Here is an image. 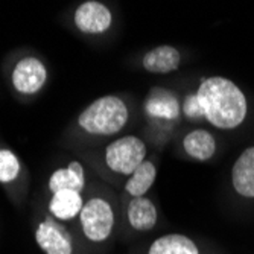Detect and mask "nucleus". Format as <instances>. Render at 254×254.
<instances>
[{
  "label": "nucleus",
  "mask_w": 254,
  "mask_h": 254,
  "mask_svg": "<svg viewBox=\"0 0 254 254\" xmlns=\"http://www.w3.org/2000/svg\"><path fill=\"white\" fill-rule=\"evenodd\" d=\"M75 25L84 34H102L111 26L110 9L96 0L81 3L75 11Z\"/></svg>",
  "instance_id": "0eeeda50"
},
{
  "label": "nucleus",
  "mask_w": 254,
  "mask_h": 254,
  "mask_svg": "<svg viewBox=\"0 0 254 254\" xmlns=\"http://www.w3.org/2000/svg\"><path fill=\"white\" fill-rule=\"evenodd\" d=\"M48 188L52 193H57L60 190H75L82 192L85 188V172L79 161H70L67 168L57 169L48 183Z\"/></svg>",
  "instance_id": "6e6552de"
},
{
  "label": "nucleus",
  "mask_w": 254,
  "mask_h": 254,
  "mask_svg": "<svg viewBox=\"0 0 254 254\" xmlns=\"http://www.w3.org/2000/svg\"><path fill=\"white\" fill-rule=\"evenodd\" d=\"M79 219L82 232L90 241L102 242L111 235L114 213L111 205L102 198L88 199L79 213Z\"/></svg>",
  "instance_id": "20e7f679"
},
{
  "label": "nucleus",
  "mask_w": 254,
  "mask_h": 254,
  "mask_svg": "<svg viewBox=\"0 0 254 254\" xmlns=\"http://www.w3.org/2000/svg\"><path fill=\"white\" fill-rule=\"evenodd\" d=\"M184 113H186L189 118L202 116L199 105H198V101H196V96H188L186 98V101H184Z\"/></svg>",
  "instance_id": "f3484780"
},
{
  "label": "nucleus",
  "mask_w": 254,
  "mask_h": 254,
  "mask_svg": "<svg viewBox=\"0 0 254 254\" xmlns=\"http://www.w3.org/2000/svg\"><path fill=\"white\" fill-rule=\"evenodd\" d=\"M11 81L18 93L35 95L48 81V70L38 58L25 57L15 64Z\"/></svg>",
  "instance_id": "39448f33"
},
{
  "label": "nucleus",
  "mask_w": 254,
  "mask_h": 254,
  "mask_svg": "<svg viewBox=\"0 0 254 254\" xmlns=\"http://www.w3.org/2000/svg\"><path fill=\"white\" fill-rule=\"evenodd\" d=\"M128 219L132 228L148 232L157 224V209L151 199L140 196L134 198L128 205Z\"/></svg>",
  "instance_id": "f8f14e48"
},
{
  "label": "nucleus",
  "mask_w": 254,
  "mask_h": 254,
  "mask_svg": "<svg viewBox=\"0 0 254 254\" xmlns=\"http://www.w3.org/2000/svg\"><path fill=\"white\" fill-rule=\"evenodd\" d=\"M232 180L239 195L254 198V146L239 155L233 166Z\"/></svg>",
  "instance_id": "1a4fd4ad"
},
{
  "label": "nucleus",
  "mask_w": 254,
  "mask_h": 254,
  "mask_svg": "<svg viewBox=\"0 0 254 254\" xmlns=\"http://www.w3.org/2000/svg\"><path fill=\"white\" fill-rule=\"evenodd\" d=\"M155 177H157V169H155L154 163L145 160L143 163L131 174L129 180L125 184V189L134 198L145 196V193L151 189V186L154 184Z\"/></svg>",
  "instance_id": "2eb2a0df"
},
{
  "label": "nucleus",
  "mask_w": 254,
  "mask_h": 254,
  "mask_svg": "<svg viewBox=\"0 0 254 254\" xmlns=\"http://www.w3.org/2000/svg\"><path fill=\"white\" fill-rule=\"evenodd\" d=\"M20 174V161L9 149H0V183L8 184Z\"/></svg>",
  "instance_id": "dca6fc26"
},
{
  "label": "nucleus",
  "mask_w": 254,
  "mask_h": 254,
  "mask_svg": "<svg viewBox=\"0 0 254 254\" xmlns=\"http://www.w3.org/2000/svg\"><path fill=\"white\" fill-rule=\"evenodd\" d=\"M145 143L134 135L118 138L105 149V161L108 168L124 175H131L145 161Z\"/></svg>",
  "instance_id": "7ed1b4c3"
},
{
  "label": "nucleus",
  "mask_w": 254,
  "mask_h": 254,
  "mask_svg": "<svg viewBox=\"0 0 254 254\" xmlns=\"http://www.w3.org/2000/svg\"><path fill=\"white\" fill-rule=\"evenodd\" d=\"M35 241L46 254H72L73 241L67 228L57 221L44 219L35 232Z\"/></svg>",
  "instance_id": "423d86ee"
},
{
  "label": "nucleus",
  "mask_w": 254,
  "mask_h": 254,
  "mask_svg": "<svg viewBox=\"0 0 254 254\" xmlns=\"http://www.w3.org/2000/svg\"><path fill=\"white\" fill-rule=\"evenodd\" d=\"M149 254H199L193 241L183 235L158 238L149 248Z\"/></svg>",
  "instance_id": "4468645a"
},
{
  "label": "nucleus",
  "mask_w": 254,
  "mask_h": 254,
  "mask_svg": "<svg viewBox=\"0 0 254 254\" xmlns=\"http://www.w3.org/2000/svg\"><path fill=\"white\" fill-rule=\"evenodd\" d=\"M183 146H184V151L190 157L199 161L209 160L216 151V142L213 135L205 129H195L189 132L184 137Z\"/></svg>",
  "instance_id": "ddd939ff"
},
{
  "label": "nucleus",
  "mask_w": 254,
  "mask_h": 254,
  "mask_svg": "<svg viewBox=\"0 0 254 254\" xmlns=\"http://www.w3.org/2000/svg\"><path fill=\"white\" fill-rule=\"evenodd\" d=\"M181 55L172 46H158L143 58V67L152 73H169L180 67Z\"/></svg>",
  "instance_id": "9d476101"
},
{
  "label": "nucleus",
  "mask_w": 254,
  "mask_h": 254,
  "mask_svg": "<svg viewBox=\"0 0 254 254\" xmlns=\"http://www.w3.org/2000/svg\"><path fill=\"white\" fill-rule=\"evenodd\" d=\"M195 96L201 114L216 128L233 129L245 119L247 99L242 90L227 78L204 79Z\"/></svg>",
  "instance_id": "f257e3e1"
},
{
  "label": "nucleus",
  "mask_w": 254,
  "mask_h": 254,
  "mask_svg": "<svg viewBox=\"0 0 254 254\" xmlns=\"http://www.w3.org/2000/svg\"><path fill=\"white\" fill-rule=\"evenodd\" d=\"M84 207V201L79 192L60 190L52 195L49 201V212L61 221H68L78 216Z\"/></svg>",
  "instance_id": "9b49d317"
},
{
  "label": "nucleus",
  "mask_w": 254,
  "mask_h": 254,
  "mask_svg": "<svg viewBox=\"0 0 254 254\" xmlns=\"http://www.w3.org/2000/svg\"><path fill=\"white\" fill-rule=\"evenodd\" d=\"M128 121V108L118 96H104L91 102L78 118L79 127L93 135H113Z\"/></svg>",
  "instance_id": "f03ea898"
}]
</instances>
